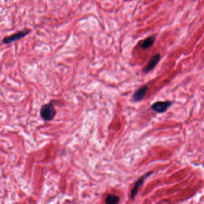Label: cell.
Wrapping results in <instances>:
<instances>
[{"mask_svg":"<svg viewBox=\"0 0 204 204\" xmlns=\"http://www.w3.org/2000/svg\"><path fill=\"white\" fill-rule=\"evenodd\" d=\"M120 202V198L115 195H108L105 198L107 204H116Z\"/></svg>","mask_w":204,"mask_h":204,"instance_id":"8","label":"cell"},{"mask_svg":"<svg viewBox=\"0 0 204 204\" xmlns=\"http://www.w3.org/2000/svg\"><path fill=\"white\" fill-rule=\"evenodd\" d=\"M31 32V30L29 29H25L18 31V32H16L13 34V35L5 37L2 40V43L4 44H10L15 41H16L18 40H19L26 36H27Z\"/></svg>","mask_w":204,"mask_h":204,"instance_id":"2","label":"cell"},{"mask_svg":"<svg viewBox=\"0 0 204 204\" xmlns=\"http://www.w3.org/2000/svg\"><path fill=\"white\" fill-rule=\"evenodd\" d=\"M160 58L161 57L160 55L159 54H156L154 56H153L150 60L148 64L143 69V72L144 73H148L152 70H153L154 68L156 66V65L158 63V62L160 61Z\"/></svg>","mask_w":204,"mask_h":204,"instance_id":"5","label":"cell"},{"mask_svg":"<svg viewBox=\"0 0 204 204\" xmlns=\"http://www.w3.org/2000/svg\"><path fill=\"white\" fill-rule=\"evenodd\" d=\"M153 173V171H150L147 173H146V174L144 175H142L140 178H138L137 180V181H136V183L134 184V187L132 189L131 191V199L133 200L134 199V198L135 197V196L137 195L138 190L140 189V187L143 186V184H144L145 180L146 179L150 176V175H151Z\"/></svg>","mask_w":204,"mask_h":204,"instance_id":"4","label":"cell"},{"mask_svg":"<svg viewBox=\"0 0 204 204\" xmlns=\"http://www.w3.org/2000/svg\"><path fill=\"white\" fill-rule=\"evenodd\" d=\"M56 110L53 104L48 103L42 106L40 110V116L45 121H50L56 115Z\"/></svg>","mask_w":204,"mask_h":204,"instance_id":"1","label":"cell"},{"mask_svg":"<svg viewBox=\"0 0 204 204\" xmlns=\"http://www.w3.org/2000/svg\"><path fill=\"white\" fill-rule=\"evenodd\" d=\"M156 41V37L154 35L150 36L146 38L141 44V47L143 50H146L151 47Z\"/></svg>","mask_w":204,"mask_h":204,"instance_id":"7","label":"cell"},{"mask_svg":"<svg viewBox=\"0 0 204 204\" xmlns=\"http://www.w3.org/2000/svg\"><path fill=\"white\" fill-rule=\"evenodd\" d=\"M148 87L147 85H144L140 88H139L133 95L132 98L134 101L136 102H138L141 101L144 96H146L147 92L148 91Z\"/></svg>","mask_w":204,"mask_h":204,"instance_id":"6","label":"cell"},{"mask_svg":"<svg viewBox=\"0 0 204 204\" xmlns=\"http://www.w3.org/2000/svg\"><path fill=\"white\" fill-rule=\"evenodd\" d=\"M173 104L174 102L171 101H157L154 102L151 106V109L158 113H164L166 112L168 109L173 105Z\"/></svg>","mask_w":204,"mask_h":204,"instance_id":"3","label":"cell"}]
</instances>
